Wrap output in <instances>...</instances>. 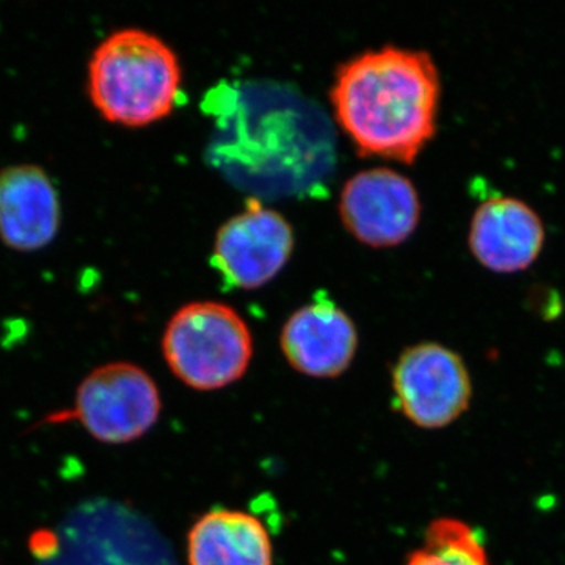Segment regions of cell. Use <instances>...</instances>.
<instances>
[{
	"instance_id": "3957f363",
	"label": "cell",
	"mask_w": 565,
	"mask_h": 565,
	"mask_svg": "<svg viewBox=\"0 0 565 565\" xmlns=\"http://www.w3.org/2000/svg\"><path fill=\"white\" fill-rule=\"evenodd\" d=\"M162 351L181 382L211 392L243 377L250 364L253 341L247 323L232 307L195 302L170 319Z\"/></svg>"
},
{
	"instance_id": "30bf717a",
	"label": "cell",
	"mask_w": 565,
	"mask_h": 565,
	"mask_svg": "<svg viewBox=\"0 0 565 565\" xmlns=\"http://www.w3.org/2000/svg\"><path fill=\"white\" fill-rule=\"evenodd\" d=\"M282 355L294 370L310 377H338L355 356L359 334L341 308L321 300L305 305L286 321L280 338Z\"/></svg>"
},
{
	"instance_id": "277c9868",
	"label": "cell",
	"mask_w": 565,
	"mask_h": 565,
	"mask_svg": "<svg viewBox=\"0 0 565 565\" xmlns=\"http://www.w3.org/2000/svg\"><path fill=\"white\" fill-rule=\"evenodd\" d=\"M159 415L161 396L151 375L132 363H109L84 379L73 408L47 422H77L96 440L122 445L143 437Z\"/></svg>"
},
{
	"instance_id": "ba28073f",
	"label": "cell",
	"mask_w": 565,
	"mask_h": 565,
	"mask_svg": "<svg viewBox=\"0 0 565 565\" xmlns=\"http://www.w3.org/2000/svg\"><path fill=\"white\" fill-rule=\"evenodd\" d=\"M62 226L57 185L43 167L17 163L0 170V241L32 253L54 243Z\"/></svg>"
},
{
	"instance_id": "6da1fadb",
	"label": "cell",
	"mask_w": 565,
	"mask_h": 565,
	"mask_svg": "<svg viewBox=\"0 0 565 565\" xmlns=\"http://www.w3.org/2000/svg\"><path fill=\"white\" fill-rule=\"evenodd\" d=\"M441 84L429 52L385 46L337 71L334 117L359 154L414 163L437 131Z\"/></svg>"
},
{
	"instance_id": "8992f818",
	"label": "cell",
	"mask_w": 565,
	"mask_h": 565,
	"mask_svg": "<svg viewBox=\"0 0 565 565\" xmlns=\"http://www.w3.org/2000/svg\"><path fill=\"white\" fill-rule=\"evenodd\" d=\"M345 228L370 247H394L415 233L422 200L414 182L392 169H371L345 182L340 199Z\"/></svg>"
},
{
	"instance_id": "9c48e42d",
	"label": "cell",
	"mask_w": 565,
	"mask_h": 565,
	"mask_svg": "<svg viewBox=\"0 0 565 565\" xmlns=\"http://www.w3.org/2000/svg\"><path fill=\"white\" fill-rule=\"evenodd\" d=\"M544 244V222L522 200H487L471 218L468 247L476 262L494 274L526 270L537 262Z\"/></svg>"
},
{
	"instance_id": "7a4b0ae2",
	"label": "cell",
	"mask_w": 565,
	"mask_h": 565,
	"mask_svg": "<svg viewBox=\"0 0 565 565\" xmlns=\"http://www.w3.org/2000/svg\"><path fill=\"white\" fill-rule=\"evenodd\" d=\"M181 76L180 61L169 44L140 29H121L93 51L87 92L104 120L143 128L172 114Z\"/></svg>"
},
{
	"instance_id": "5b68a950",
	"label": "cell",
	"mask_w": 565,
	"mask_h": 565,
	"mask_svg": "<svg viewBox=\"0 0 565 565\" xmlns=\"http://www.w3.org/2000/svg\"><path fill=\"white\" fill-rule=\"evenodd\" d=\"M397 405L422 429H444L468 411L473 397L462 356L438 343L412 345L393 370Z\"/></svg>"
},
{
	"instance_id": "52a82bcc",
	"label": "cell",
	"mask_w": 565,
	"mask_h": 565,
	"mask_svg": "<svg viewBox=\"0 0 565 565\" xmlns=\"http://www.w3.org/2000/svg\"><path fill=\"white\" fill-rule=\"evenodd\" d=\"M292 226L281 214L250 200L247 210L218 230L214 266L236 288H262L291 258Z\"/></svg>"
},
{
	"instance_id": "7c38bea8",
	"label": "cell",
	"mask_w": 565,
	"mask_h": 565,
	"mask_svg": "<svg viewBox=\"0 0 565 565\" xmlns=\"http://www.w3.org/2000/svg\"><path fill=\"white\" fill-rule=\"evenodd\" d=\"M405 565H492L481 535L452 516L434 520Z\"/></svg>"
},
{
	"instance_id": "8fae6325",
	"label": "cell",
	"mask_w": 565,
	"mask_h": 565,
	"mask_svg": "<svg viewBox=\"0 0 565 565\" xmlns=\"http://www.w3.org/2000/svg\"><path fill=\"white\" fill-rule=\"evenodd\" d=\"M188 557L191 565H273V544L256 516L217 509L192 526Z\"/></svg>"
}]
</instances>
